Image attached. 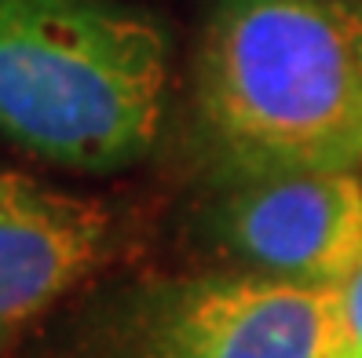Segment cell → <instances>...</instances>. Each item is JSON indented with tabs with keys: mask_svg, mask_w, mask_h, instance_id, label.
Here are the masks:
<instances>
[{
	"mask_svg": "<svg viewBox=\"0 0 362 358\" xmlns=\"http://www.w3.org/2000/svg\"><path fill=\"white\" fill-rule=\"evenodd\" d=\"M173 37L132 0H0V136L77 176H114L161 139Z\"/></svg>",
	"mask_w": 362,
	"mask_h": 358,
	"instance_id": "2",
	"label": "cell"
},
{
	"mask_svg": "<svg viewBox=\"0 0 362 358\" xmlns=\"http://www.w3.org/2000/svg\"><path fill=\"white\" fill-rule=\"evenodd\" d=\"M190 234L227 270L337 289L362 252V179L355 168L209 179Z\"/></svg>",
	"mask_w": 362,
	"mask_h": 358,
	"instance_id": "4",
	"label": "cell"
},
{
	"mask_svg": "<svg viewBox=\"0 0 362 358\" xmlns=\"http://www.w3.org/2000/svg\"><path fill=\"white\" fill-rule=\"evenodd\" d=\"M351 4H355V8H358V11H362V0H351Z\"/></svg>",
	"mask_w": 362,
	"mask_h": 358,
	"instance_id": "7",
	"label": "cell"
},
{
	"mask_svg": "<svg viewBox=\"0 0 362 358\" xmlns=\"http://www.w3.org/2000/svg\"><path fill=\"white\" fill-rule=\"evenodd\" d=\"M209 179L362 165V11L351 0H216L190 80Z\"/></svg>",
	"mask_w": 362,
	"mask_h": 358,
	"instance_id": "1",
	"label": "cell"
},
{
	"mask_svg": "<svg viewBox=\"0 0 362 358\" xmlns=\"http://www.w3.org/2000/svg\"><path fill=\"white\" fill-rule=\"evenodd\" d=\"M117 252L114 208L0 165V358H15Z\"/></svg>",
	"mask_w": 362,
	"mask_h": 358,
	"instance_id": "5",
	"label": "cell"
},
{
	"mask_svg": "<svg viewBox=\"0 0 362 358\" xmlns=\"http://www.w3.org/2000/svg\"><path fill=\"white\" fill-rule=\"evenodd\" d=\"M333 289L212 267L84 300L55 358H329Z\"/></svg>",
	"mask_w": 362,
	"mask_h": 358,
	"instance_id": "3",
	"label": "cell"
},
{
	"mask_svg": "<svg viewBox=\"0 0 362 358\" xmlns=\"http://www.w3.org/2000/svg\"><path fill=\"white\" fill-rule=\"evenodd\" d=\"M329 358H362V252L333 289V340Z\"/></svg>",
	"mask_w": 362,
	"mask_h": 358,
	"instance_id": "6",
	"label": "cell"
}]
</instances>
